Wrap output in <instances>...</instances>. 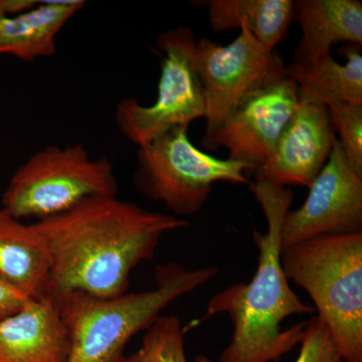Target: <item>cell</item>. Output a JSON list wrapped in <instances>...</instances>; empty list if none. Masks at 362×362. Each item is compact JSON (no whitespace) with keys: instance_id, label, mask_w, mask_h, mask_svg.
Instances as JSON below:
<instances>
[{"instance_id":"obj_5","label":"cell","mask_w":362,"mask_h":362,"mask_svg":"<svg viewBox=\"0 0 362 362\" xmlns=\"http://www.w3.org/2000/svg\"><path fill=\"white\" fill-rule=\"evenodd\" d=\"M118 181L106 157L90 158L84 145L39 150L14 171L2 209L18 220L52 218L92 197H117Z\"/></svg>"},{"instance_id":"obj_16","label":"cell","mask_w":362,"mask_h":362,"mask_svg":"<svg viewBox=\"0 0 362 362\" xmlns=\"http://www.w3.org/2000/svg\"><path fill=\"white\" fill-rule=\"evenodd\" d=\"M361 45L346 44L341 49L345 65L331 54L308 66L290 64L285 73L297 84L299 103L328 107L349 103L362 105ZM341 52V54H342Z\"/></svg>"},{"instance_id":"obj_19","label":"cell","mask_w":362,"mask_h":362,"mask_svg":"<svg viewBox=\"0 0 362 362\" xmlns=\"http://www.w3.org/2000/svg\"><path fill=\"white\" fill-rule=\"evenodd\" d=\"M328 111L345 158L362 175V105L337 104L328 107Z\"/></svg>"},{"instance_id":"obj_23","label":"cell","mask_w":362,"mask_h":362,"mask_svg":"<svg viewBox=\"0 0 362 362\" xmlns=\"http://www.w3.org/2000/svg\"><path fill=\"white\" fill-rule=\"evenodd\" d=\"M343 362H345V361H343Z\"/></svg>"},{"instance_id":"obj_7","label":"cell","mask_w":362,"mask_h":362,"mask_svg":"<svg viewBox=\"0 0 362 362\" xmlns=\"http://www.w3.org/2000/svg\"><path fill=\"white\" fill-rule=\"evenodd\" d=\"M195 40L189 26L165 30L157 37L164 52L156 102L149 106L135 98L117 104L115 122L129 141L138 147L176 127H188L204 118L206 103L201 78L195 66Z\"/></svg>"},{"instance_id":"obj_11","label":"cell","mask_w":362,"mask_h":362,"mask_svg":"<svg viewBox=\"0 0 362 362\" xmlns=\"http://www.w3.org/2000/svg\"><path fill=\"white\" fill-rule=\"evenodd\" d=\"M335 137L328 108L299 103L255 175L281 187H309L328 161Z\"/></svg>"},{"instance_id":"obj_4","label":"cell","mask_w":362,"mask_h":362,"mask_svg":"<svg viewBox=\"0 0 362 362\" xmlns=\"http://www.w3.org/2000/svg\"><path fill=\"white\" fill-rule=\"evenodd\" d=\"M286 278L303 289L345 362H362V232L283 247Z\"/></svg>"},{"instance_id":"obj_3","label":"cell","mask_w":362,"mask_h":362,"mask_svg":"<svg viewBox=\"0 0 362 362\" xmlns=\"http://www.w3.org/2000/svg\"><path fill=\"white\" fill-rule=\"evenodd\" d=\"M220 273L214 266L187 269L177 263L156 269V287L110 299L71 294L54 300L69 339L66 362H121L135 335L146 331L171 304Z\"/></svg>"},{"instance_id":"obj_20","label":"cell","mask_w":362,"mask_h":362,"mask_svg":"<svg viewBox=\"0 0 362 362\" xmlns=\"http://www.w3.org/2000/svg\"><path fill=\"white\" fill-rule=\"evenodd\" d=\"M300 345L299 354L294 362H343L329 329L319 317H312L307 321ZM194 362L213 361L201 354L194 357Z\"/></svg>"},{"instance_id":"obj_6","label":"cell","mask_w":362,"mask_h":362,"mask_svg":"<svg viewBox=\"0 0 362 362\" xmlns=\"http://www.w3.org/2000/svg\"><path fill=\"white\" fill-rule=\"evenodd\" d=\"M188 127L166 131L138 147L134 185L149 201L165 204L178 216H194L206 204L214 185L251 182L242 162L204 153L190 141Z\"/></svg>"},{"instance_id":"obj_1","label":"cell","mask_w":362,"mask_h":362,"mask_svg":"<svg viewBox=\"0 0 362 362\" xmlns=\"http://www.w3.org/2000/svg\"><path fill=\"white\" fill-rule=\"evenodd\" d=\"M189 223L117 197H92L33 223L49 254L47 297L110 299L126 294L131 273L156 256L165 233Z\"/></svg>"},{"instance_id":"obj_15","label":"cell","mask_w":362,"mask_h":362,"mask_svg":"<svg viewBox=\"0 0 362 362\" xmlns=\"http://www.w3.org/2000/svg\"><path fill=\"white\" fill-rule=\"evenodd\" d=\"M49 261L33 223L26 225L0 209V278L33 299L47 297Z\"/></svg>"},{"instance_id":"obj_22","label":"cell","mask_w":362,"mask_h":362,"mask_svg":"<svg viewBox=\"0 0 362 362\" xmlns=\"http://www.w3.org/2000/svg\"><path fill=\"white\" fill-rule=\"evenodd\" d=\"M37 0H0V18L23 13L37 6Z\"/></svg>"},{"instance_id":"obj_12","label":"cell","mask_w":362,"mask_h":362,"mask_svg":"<svg viewBox=\"0 0 362 362\" xmlns=\"http://www.w3.org/2000/svg\"><path fill=\"white\" fill-rule=\"evenodd\" d=\"M69 339L58 306L35 299L0 320V362H66Z\"/></svg>"},{"instance_id":"obj_10","label":"cell","mask_w":362,"mask_h":362,"mask_svg":"<svg viewBox=\"0 0 362 362\" xmlns=\"http://www.w3.org/2000/svg\"><path fill=\"white\" fill-rule=\"evenodd\" d=\"M298 104L297 84L284 70L247 95L204 148L223 147L228 159L257 171L270 156Z\"/></svg>"},{"instance_id":"obj_14","label":"cell","mask_w":362,"mask_h":362,"mask_svg":"<svg viewBox=\"0 0 362 362\" xmlns=\"http://www.w3.org/2000/svg\"><path fill=\"white\" fill-rule=\"evenodd\" d=\"M83 0H45L0 18V54L30 63L56 54V40L69 21L85 6Z\"/></svg>"},{"instance_id":"obj_13","label":"cell","mask_w":362,"mask_h":362,"mask_svg":"<svg viewBox=\"0 0 362 362\" xmlns=\"http://www.w3.org/2000/svg\"><path fill=\"white\" fill-rule=\"evenodd\" d=\"M294 8L302 35L293 65H311L340 42L362 45L361 0H298Z\"/></svg>"},{"instance_id":"obj_18","label":"cell","mask_w":362,"mask_h":362,"mask_svg":"<svg viewBox=\"0 0 362 362\" xmlns=\"http://www.w3.org/2000/svg\"><path fill=\"white\" fill-rule=\"evenodd\" d=\"M180 317L162 315L145 331L142 344L121 362H188Z\"/></svg>"},{"instance_id":"obj_9","label":"cell","mask_w":362,"mask_h":362,"mask_svg":"<svg viewBox=\"0 0 362 362\" xmlns=\"http://www.w3.org/2000/svg\"><path fill=\"white\" fill-rule=\"evenodd\" d=\"M308 188L304 204L286 214L282 249L323 235L362 232V175L350 166L337 137L328 161Z\"/></svg>"},{"instance_id":"obj_17","label":"cell","mask_w":362,"mask_h":362,"mask_svg":"<svg viewBox=\"0 0 362 362\" xmlns=\"http://www.w3.org/2000/svg\"><path fill=\"white\" fill-rule=\"evenodd\" d=\"M206 4L214 32L246 28L270 51L285 39L295 18L292 0H211Z\"/></svg>"},{"instance_id":"obj_8","label":"cell","mask_w":362,"mask_h":362,"mask_svg":"<svg viewBox=\"0 0 362 362\" xmlns=\"http://www.w3.org/2000/svg\"><path fill=\"white\" fill-rule=\"evenodd\" d=\"M194 59L206 103L204 147L247 95L286 66L278 52L267 49L244 28L226 45L206 37L197 40Z\"/></svg>"},{"instance_id":"obj_2","label":"cell","mask_w":362,"mask_h":362,"mask_svg":"<svg viewBox=\"0 0 362 362\" xmlns=\"http://www.w3.org/2000/svg\"><path fill=\"white\" fill-rule=\"evenodd\" d=\"M249 190L265 214L267 233L252 230L259 251L258 267L249 283H238L216 293L209 301L199 323L218 314L230 316V341L218 362H277L304 337L307 321L283 328L291 316L309 315L315 309L293 291L281 262L282 228L294 194L255 175Z\"/></svg>"},{"instance_id":"obj_21","label":"cell","mask_w":362,"mask_h":362,"mask_svg":"<svg viewBox=\"0 0 362 362\" xmlns=\"http://www.w3.org/2000/svg\"><path fill=\"white\" fill-rule=\"evenodd\" d=\"M33 298L0 278V320L23 310Z\"/></svg>"}]
</instances>
